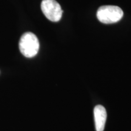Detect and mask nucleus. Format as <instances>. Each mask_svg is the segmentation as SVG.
<instances>
[{"label":"nucleus","instance_id":"nucleus-1","mask_svg":"<svg viewBox=\"0 0 131 131\" xmlns=\"http://www.w3.org/2000/svg\"><path fill=\"white\" fill-rule=\"evenodd\" d=\"M19 48L24 57L32 58L37 55L40 49L38 39L32 32L24 33L19 40Z\"/></svg>","mask_w":131,"mask_h":131},{"label":"nucleus","instance_id":"nucleus-2","mask_svg":"<svg viewBox=\"0 0 131 131\" xmlns=\"http://www.w3.org/2000/svg\"><path fill=\"white\" fill-rule=\"evenodd\" d=\"M96 16L102 23L112 24L118 22L122 18L123 12L118 6H103L98 9Z\"/></svg>","mask_w":131,"mask_h":131},{"label":"nucleus","instance_id":"nucleus-3","mask_svg":"<svg viewBox=\"0 0 131 131\" xmlns=\"http://www.w3.org/2000/svg\"><path fill=\"white\" fill-rule=\"evenodd\" d=\"M41 8L46 17L50 21L57 22L61 19L63 10L55 0H42Z\"/></svg>","mask_w":131,"mask_h":131},{"label":"nucleus","instance_id":"nucleus-4","mask_svg":"<svg viewBox=\"0 0 131 131\" xmlns=\"http://www.w3.org/2000/svg\"><path fill=\"white\" fill-rule=\"evenodd\" d=\"M94 119L96 131H104L107 118L105 108L101 105L96 106L94 108Z\"/></svg>","mask_w":131,"mask_h":131}]
</instances>
